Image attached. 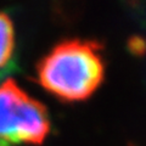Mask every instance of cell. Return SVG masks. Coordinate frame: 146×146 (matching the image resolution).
<instances>
[{"label": "cell", "mask_w": 146, "mask_h": 146, "mask_svg": "<svg viewBox=\"0 0 146 146\" xmlns=\"http://www.w3.org/2000/svg\"><path fill=\"white\" fill-rule=\"evenodd\" d=\"M138 42H140V39H138ZM143 48H144L143 42H140V48H139V50H140V51H143ZM131 49H134V50H136V49H138V48H136V44L131 45Z\"/></svg>", "instance_id": "cell-4"}, {"label": "cell", "mask_w": 146, "mask_h": 146, "mask_svg": "<svg viewBox=\"0 0 146 146\" xmlns=\"http://www.w3.org/2000/svg\"><path fill=\"white\" fill-rule=\"evenodd\" d=\"M13 49V27L11 20L0 12V67L9 61Z\"/></svg>", "instance_id": "cell-3"}, {"label": "cell", "mask_w": 146, "mask_h": 146, "mask_svg": "<svg viewBox=\"0 0 146 146\" xmlns=\"http://www.w3.org/2000/svg\"><path fill=\"white\" fill-rule=\"evenodd\" d=\"M49 133L46 110L15 80L0 85V140L40 144Z\"/></svg>", "instance_id": "cell-2"}, {"label": "cell", "mask_w": 146, "mask_h": 146, "mask_svg": "<svg viewBox=\"0 0 146 146\" xmlns=\"http://www.w3.org/2000/svg\"><path fill=\"white\" fill-rule=\"evenodd\" d=\"M40 84L66 100L88 98L101 83L104 63L98 45L71 40L57 45L38 68Z\"/></svg>", "instance_id": "cell-1"}]
</instances>
